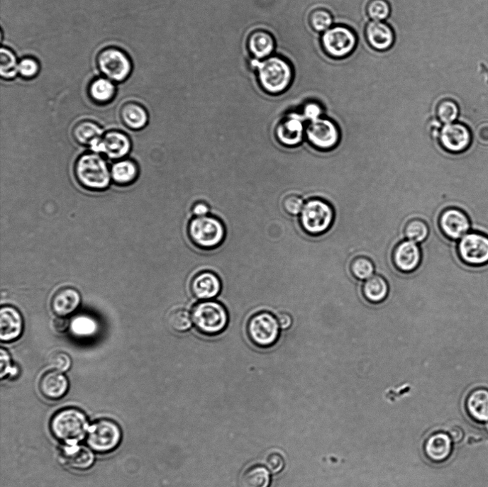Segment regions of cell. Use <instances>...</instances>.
Here are the masks:
<instances>
[{
  "label": "cell",
  "instance_id": "cell-1",
  "mask_svg": "<svg viewBox=\"0 0 488 487\" xmlns=\"http://www.w3.org/2000/svg\"><path fill=\"white\" fill-rule=\"evenodd\" d=\"M259 83L263 90L270 94L285 91L294 80V72L284 58L273 56L262 62L255 61Z\"/></svg>",
  "mask_w": 488,
  "mask_h": 487
},
{
  "label": "cell",
  "instance_id": "cell-2",
  "mask_svg": "<svg viewBox=\"0 0 488 487\" xmlns=\"http://www.w3.org/2000/svg\"><path fill=\"white\" fill-rule=\"evenodd\" d=\"M88 430L85 415L78 409L66 408L57 412L50 422L52 435L66 444H77Z\"/></svg>",
  "mask_w": 488,
  "mask_h": 487
},
{
  "label": "cell",
  "instance_id": "cell-3",
  "mask_svg": "<svg viewBox=\"0 0 488 487\" xmlns=\"http://www.w3.org/2000/svg\"><path fill=\"white\" fill-rule=\"evenodd\" d=\"M192 318L195 328L208 336L222 333L229 321L226 308L220 303L211 301H203L194 306Z\"/></svg>",
  "mask_w": 488,
  "mask_h": 487
},
{
  "label": "cell",
  "instance_id": "cell-4",
  "mask_svg": "<svg viewBox=\"0 0 488 487\" xmlns=\"http://www.w3.org/2000/svg\"><path fill=\"white\" fill-rule=\"evenodd\" d=\"M191 241L203 250H213L219 247L226 237L223 223L217 218L207 215L194 218L188 225Z\"/></svg>",
  "mask_w": 488,
  "mask_h": 487
},
{
  "label": "cell",
  "instance_id": "cell-5",
  "mask_svg": "<svg viewBox=\"0 0 488 487\" xmlns=\"http://www.w3.org/2000/svg\"><path fill=\"white\" fill-rule=\"evenodd\" d=\"M76 176L82 185L93 190L106 189L111 182V173L106 161L99 155L82 156L76 164Z\"/></svg>",
  "mask_w": 488,
  "mask_h": 487
},
{
  "label": "cell",
  "instance_id": "cell-6",
  "mask_svg": "<svg viewBox=\"0 0 488 487\" xmlns=\"http://www.w3.org/2000/svg\"><path fill=\"white\" fill-rule=\"evenodd\" d=\"M87 442L93 451L107 454L120 445L122 432L118 425L111 420H100L89 427Z\"/></svg>",
  "mask_w": 488,
  "mask_h": 487
},
{
  "label": "cell",
  "instance_id": "cell-7",
  "mask_svg": "<svg viewBox=\"0 0 488 487\" xmlns=\"http://www.w3.org/2000/svg\"><path fill=\"white\" fill-rule=\"evenodd\" d=\"M334 212L325 201L313 199L305 203L301 213V223L309 235H319L325 233L332 225Z\"/></svg>",
  "mask_w": 488,
  "mask_h": 487
},
{
  "label": "cell",
  "instance_id": "cell-8",
  "mask_svg": "<svg viewBox=\"0 0 488 487\" xmlns=\"http://www.w3.org/2000/svg\"><path fill=\"white\" fill-rule=\"evenodd\" d=\"M279 330L277 318L265 312L253 316L248 325L249 338L260 348L273 346L279 339Z\"/></svg>",
  "mask_w": 488,
  "mask_h": 487
},
{
  "label": "cell",
  "instance_id": "cell-9",
  "mask_svg": "<svg viewBox=\"0 0 488 487\" xmlns=\"http://www.w3.org/2000/svg\"><path fill=\"white\" fill-rule=\"evenodd\" d=\"M457 253L462 262L470 267L488 264V237L470 233L462 237L458 244Z\"/></svg>",
  "mask_w": 488,
  "mask_h": 487
},
{
  "label": "cell",
  "instance_id": "cell-10",
  "mask_svg": "<svg viewBox=\"0 0 488 487\" xmlns=\"http://www.w3.org/2000/svg\"><path fill=\"white\" fill-rule=\"evenodd\" d=\"M97 65L105 76L115 82L126 80L132 71L129 57L123 50L115 47L102 50L97 57Z\"/></svg>",
  "mask_w": 488,
  "mask_h": 487
},
{
  "label": "cell",
  "instance_id": "cell-11",
  "mask_svg": "<svg viewBox=\"0 0 488 487\" xmlns=\"http://www.w3.org/2000/svg\"><path fill=\"white\" fill-rule=\"evenodd\" d=\"M321 43L323 50L330 57L343 58L350 55L355 50L357 38L348 28L336 26L324 33Z\"/></svg>",
  "mask_w": 488,
  "mask_h": 487
},
{
  "label": "cell",
  "instance_id": "cell-12",
  "mask_svg": "<svg viewBox=\"0 0 488 487\" xmlns=\"http://www.w3.org/2000/svg\"><path fill=\"white\" fill-rule=\"evenodd\" d=\"M306 135L312 145L323 150L334 148L340 140V133L336 124L321 118L310 122L306 129Z\"/></svg>",
  "mask_w": 488,
  "mask_h": 487
},
{
  "label": "cell",
  "instance_id": "cell-13",
  "mask_svg": "<svg viewBox=\"0 0 488 487\" xmlns=\"http://www.w3.org/2000/svg\"><path fill=\"white\" fill-rule=\"evenodd\" d=\"M392 264L396 270L403 274L416 271L422 262V251L417 243L409 240L399 242L392 254Z\"/></svg>",
  "mask_w": 488,
  "mask_h": 487
},
{
  "label": "cell",
  "instance_id": "cell-14",
  "mask_svg": "<svg viewBox=\"0 0 488 487\" xmlns=\"http://www.w3.org/2000/svg\"><path fill=\"white\" fill-rule=\"evenodd\" d=\"M305 120L303 116L296 113L285 116L275 130L277 140L287 147H295L301 144L306 135Z\"/></svg>",
  "mask_w": 488,
  "mask_h": 487
},
{
  "label": "cell",
  "instance_id": "cell-15",
  "mask_svg": "<svg viewBox=\"0 0 488 487\" xmlns=\"http://www.w3.org/2000/svg\"><path fill=\"white\" fill-rule=\"evenodd\" d=\"M439 139L443 148L454 153L465 151L471 142V135L467 128L454 123L445 125L441 128Z\"/></svg>",
  "mask_w": 488,
  "mask_h": 487
},
{
  "label": "cell",
  "instance_id": "cell-16",
  "mask_svg": "<svg viewBox=\"0 0 488 487\" xmlns=\"http://www.w3.org/2000/svg\"><path fill=\"white\" fill-rule=\"evenodd\" d=\"M439 225L442 233L451 240H460L470 228L465 214L457 209H448L442 213Z\"/></svg>",
  "mask_w": 488,
  "mask_h": 487
},
{
  "label": "cell",
  "instance_id": "cell-17",
  "mask_svg": "<svg viewBox=\"0 0 488 487\" xmlns=\"http://www.w3.org/2000/svg\"><path fill=\"white\" fill-rule=\"evenodd\" d=\"M24 323L21 313L11 306L2 307L0 310V340L11 342L23 334Z\"/></svg>",
  "mask_w": 488,
  "mask_h": 487
},
{
  "label": "cell",
  "instance_id": "cell-18",
  "mask_svg": "<svg viewBox=\"0 0 488 487\" xmlns=\"http://www.w3.org/2000/svg\"><path fill=\"white\" fill-rule=\"evenodd\" d=\"M69 382L67 377L57 370L48 371L43 374L39 382L41 395L47 400L56 401L65 396Z\"/></svg>",
  "mask_w": 488,
  "mask_h": 487
},
{
  "label": "cell",
  "instance_id": "cell-19",
  "mask_svg": "<svg viewBox=\"0 0 488 487\" xmlns=\"http://www.w3.org/2000/svg\"><path fill=\"white\" fill-rule=\"evenodd\" d=\"M222 289L220 278L211 272H204L195 276L191 283L193 296L199 300L209 301L219 296Z\"/></svg>",
  "mask_w": 488,
  "mask_h": 487
},
{
  "label": "cell",
  "instance_id": "cell-20",
  "mask_svg": "<svg viewBox=\"0 0 488 487\" xmlns=\"http://www.w3.org/2000/svg\"><path fill=\"white\" fill-rule=\"evenodd\" d=\"M131 143L129 138L120 132L107 133L92 150L96 153H103L111 159H120L130 151Z\"/></svg>",
  "mask_w": 488,
  "mask_h": 487
},
{
  "label": "cell",
  "instance_id": "cell-21",
  "mask_svg": "<svg viewBox=\"0 0 488 487\" xmlns=\"http://www.w3.org/2000/svg\"><path fill=\"white\" fill-rule=\"evenodd\" d=\"M365 33L368 44L374 50L379 52L392 48L395 42L394 30L382 22L369 23L366 26Z\"/></svg>",
  "mask_w": 488,
  "mask_h": 487
},
{
  "label": "cell",
  "instance_id": "cell-22",
  "mask_svg": "<svg viewBox=\"0 0 488 487\" xmlns=\"http://www.w3.org/2000/svg\"><path fill=\"white\" fill-rule=\"evenodd\" d=\"M81 303L80 295L75 289L62 287L58 289L51 300L52 312L58 317H66L74 313Z\"/></svg>",
  "mask_w": 488,
  "mask_h": 487
},
{
  "label": "cell",
  "instance_id": "cell-23",
  "mask_svg": "<svg viewBox=\"0 0 488 487\" xmlns=\"http://www.w3.org/2000/svg\"><path fill=\"white\" fill-rule=\"evenodd\" d=\"M389 286L384 277L374 274L364 281L361 286V293L366 302L379 305L386 301L389 296Z\"/></svg>",
  "mask_w": 488,
  "mask_h": 487
},
{
  "label": "cell",
  "instance_id": "cell-24",
  "mask_svg": "<svg viewBox=\"0 0 488 487\" xmlns=\"http://www.w3.org/2000/svg\"><path fill=\"white\" fill-rule=\"evenodd\" d=\"M62 457L65 464L75 470H87L94 461V456L90 449L77 444H66L62 448Z\"/></svg>",
  "mask_w": 488,
  "mask_h": 487
},
{
  "label": "cell",
  "instance_id": "cell-25",
  "mask_svg": "<svg viewBox=\"0 0 488 487\" xmlns=\"http://www.w3.org/2000/svg\"><path fill=\"white\" fill-rule=\"evenodd\" d=\"M451 449V439L443 433L431 435L424 444L426 456L433 462H441L447 459L450 454Z\"/></svg>",
  "mask_w": 488,
  "mask_h": 487
},
{
  "label": "cell",
  "instance_id": "cell-26",
  "mask_svg": "<svg viewBox=\"0 0 488 487\" xmlns=\"http://www.w3.org/2000/svg\"><path fill=\"white\" fill-rule=\"evenodd\" d=\"M248 47L251 55L257 60L266 59L274 51L275 41L273 36L265 30L253 32L248 40Z\"/></svg>",
  "mask_w": 488,
  "mask_h": 487
},
{
  "label": "cell",
  "instance_id": "cell-27",
  "mask_svg": "<svg viewBox=\"0 0 488 487\" xmlns=\"http://www.w3.org/2000/svg\"><path fill=\"white\" fill-rule=\"evenodd\" d=\"M467 406L474 419L479 422H488V389H475L467 398Z\"/></svg>",
  "mask_w": 488,
  "mask_h": 487
},
{
  "label": "cell",
  "instance_id": "cell-28",
  "mask_svg": "<svg viewBox=\"0 0 488 487\" xmlns=\"http://www.w3.org/2000/svg\"><path fill=\"white\" fill-rule=\"evenodd\" d=\"M104 131L97 125L92 122H82L74 130L76 140L82 145L90 146L92 150L103 138Z\"/></svg>",
  "mask_w": 488,
  "mask_h": 487
},
{
  "label": "cell",
  "instance_id": "cell-29",
  "mask_svg": "<svg viewBox=\"0 0 488 487\" xmlns=\"http://www.w3.org/2000/svg\"><path fill=\"white\" fill-rule=\"evenodd\" d=\"M271 476L261 465H253L246 469L240 478L241 487H270Z\"/></svg>",
  "mask_w": 488,
  "mask_h": 487
},
{
  "label": "cell",
  "instance_id": "cell-30",
  "mask_svg": "<svg viewBox=\"0 0 488 487\" xmlns=\"http://www.w3.org/2000/svg\"><path fill=\"white\" fill-rule=\"evenodd\" d=\"M125 124L133 130H140L146 126L148 115L145 109L135 103L126 104L121 112Z\"/></svg>",
  "mask_w": 488,
  "mask_h": 487
},
{
  "label": "cell",
  "instance_id": "cell-31",
  "mask_svg": "<svg viewBox=\"0 0 488 487\" xmlns=\"http://www.w3.org/2000/svg\"><path fill=\"white\" fill-rule=\"evenodd\" d=\"M92 99L99 103L110 102L116 94V86L109 79H94L89 88Z\"/></svg>",
  "mask_w": 488,
  "mask_h": 487
},
{
  "label": "cell",
  "instance_id": "cell-32",
  "mask_svg": "<svg viewBox=\"0 0 488 487\" xmlns=\"http://www.w3.org/2000/svg\"><path fill=\"white\" fill-rule=\"evenodd\" d=\"M349 271L353 278L364 281L374 275L375 266L370 258L360 255L351 259Z\"/></svg>",
  "mask_w": 488,
  "mask_h": 487
},
{
  "label": "cell",
  "instance_id": "cell-33",
  "mask_svg": "<svg viewBox=\"0 0 488 487\" xmlns=\"http://www.w3.org/2000/svg\"><path fill=\"white\" fill-rule=\"evenodd\" d=\"M404 233L407 240L419 244L428 237L430 229L423 220L412 218L405 225Z\"/></svg>",
  "mask_w": 488,
  "mask_h": 487
},
{
  "label": "cell",
  "instance_id": "cell-34",
  "mask_svg": "<svg viewBox=\"0 0 488 487\" xmlns=\"http://www.w3.org/2000/svg\"><path fill=\"white\" fill-rule=\"evenodd\" d=\"M138 168L131 161H121L112 168L113 179L118 184H126L132 182L138 175Z\"/></svg>",
  "mask_w": 488,
  "mask_h": 487
},
{
  "label": "cell",
  "instance_id": "cell-35",
  "mask_svg": "<svg viewBox=\"0 0 488 487\" xmlns=\"http://www.w3.org/2000/svg\"><path fill=\"white\" fill-rule=\"evenodd\" d=\"M168 326L174 332H185L192 325V315L184 309H177L172 311L167 318Z\"/></svg>",
  "mask_w": 488,
  "mask_h": 487
},
{
  "label": "cell",
  "instance_id": "cell-36",
  "mask_svg": "<svg viewBox=\"0 0 488 487\" xmlns=\"http://www.w3.org/2000/svg\"><path fill=\"white\" fill-rule=\"evenodd\" d=\"M17 58L12 50L3 47L0 51V74L3 78L10 79L18 73Z\"/></svg>",
  "mask_w": 488,
  "mask_h": 487
},
{
  "label": "cell",
  "instance_id": "cell-37",
  "mask_svg": "<svg viewBox=\"0 0 488 487\" xmlns=\"http://www.w3.org/2000/svg\"><path fill=\"white\" fill-rule=\"evenodd\" d=\"M333 19L332 15L326 10L317 9L313 11L309 17L311 28L318 33H325L331 28Z\"/></svg>",
  "mask_w": 488,
  "mask_h": 487
},
{
  "label": "cell",
  "instance_id": "cell-38",
  "mask_svg": "<svg viewBox=\"0 0 488 487\" xmlns=\"http://www.w3.org/2000/svg\"><path fill=\"white\" fill-rule=\"evenodd\" d=\"M366 10L372 21L382 22L390 15V6L386 0H370Z\"/></svg>",
  "mask_w": 488,
  "mask_h": 487
},
{
  "label": "cell",
  "instance_id": "cell-39",
  "mask_svg": "<svg viewBox=\"0 0 488 487\" xmlns=\"http://www.w3.org/2000/svg\"><path fill=\"white\" fill-rule=\"evenodd\" d=\"M459 109L457 104L450 101H441L437 107V116L439 121L445 124L453 123L458 118Z\"/></svg>",
  "mask_w": 488,
  "mask_h": 487
},
{
  "label": "cell",
  "instance_id": "cell-40",
  "mask_svg": "<svg viewBox=\"0 0 488 487\" xmlns=\"http://www.w3.org/2000/svg\"><path fill=\"white\" fill-rule=\"evenodd\" d=\"M305 203L299 194H291L287 196L282 201V207L284 211L290 215L296 216L301 215Z\"/></svg>",
  "mask_w": 488,
  "mask_h": 487
},
{
  "label": "cell",
  "instance_id": "cell-41",
  "mask_svg": "<svg viewBox=\"0 0 488 487\" xmlns=\"http://www.w3.org/2000/svg\"><path fill=\"white\" fill-rule=\"evenodd\" d=\"M49 364L55 370L64 372L70 369L72 360L67 354L62 352H55L50 356Z\"/></svg>",
  "mask_w": 488,
  "mask_h": 487
},
{
  "label": "cell",
  "instance_id": "cell-42",
  "mask_svg": "<svg viewBox=\"0 0 488 487\" xmlns=\"http://www.w3.org/2000/svg\"><path fill=\"white\" fill-rule=\"evenodd\" d=\"M40 66L35 59L26 57L21 61L18 65V73L26 79H32L38 74Z\"/></svg>",
  "mask_w": 488,
  "mask_h": 487
},
{
  "label": "cell",
  "instance_id": "cell-43",
  "mask_svg": "<svg viewBox=\"0 0 488 487\" xmlns=\"http://www.w3.org/2000/svg\"><path fill=\"white\" fill-rule=\"evenodd\" d=\"M0 362H1V364H0V367H1V369H0L1 379H4L7 375H10L11 376L18 375V368L12 365L10 354L3 348L0 350Z\"/></svg>",
  "mask_w": 488,
  "mask_h": 487
},
{
  "label": "cell",
  "instance_id": "cell-44",
  "mask_svg": "<svg viewBox=\"0 0 488 487\" xmlns=\"http://www.w3.org/2000/svg\"><path fill=\"white\" fill-rule=\"evenodd\" d=\"M265 464L269 470L274 474L281 472L284 467L283 457L277 452L269 454L265 459Z\"/></svg>",
  "mask_w": 488,
  "mask_h": 487
},
{
  "label": "cell",
  "instance_id": "cell-45",
  "mask_svg": "<svg viewBox=\"0 0 488 487\" xmlns=\"http://www.w3.org/2000/svg\"><path fill=\"white\" fill-rule=\"evenodd\" d=\"M322 113V108L318 104L311 103L305 106L303 116L306 120L311 122L321 118Z\"/></svg>",
  "mask_w": 488,
  "mask_h": 487
},
{
  "label": "cell",
  "instance_id": "cell-46",
  "mask_svg": "<svg viewBox=\"0 0 488 487\" xmlns=\"http://www.w3.org/2000/svg\"><path fill=\"white\" fill-rule=\"evenodd\" d=\"M210 212L209 206L203 202L194 204L192 208V213L194 218H201L209 215Z\"/></svg>",
  "mask_w": 488,
  "mask_h": 487
},
{
  "label": "cell",
  "instance_id": "cell-47",
  "mask_svg": "<svg viewBox=\"0 0 488 487\" xmlns=\"http://www.w3.org/2000/svg\"><path fill=\"white\" fill-rule=\"evenodd\" d=\"M77 321L75 326L74 325V329L75 328L78 333H89L94 328V325L89 320L82 319Z\"/></svg>",
  "mask_w": 488,
  "mask_h": 487
},
{
  "label": "cell",
  "instance_id": "cell-48",
  "mask_svg": "<svg viewBox=\"0 0 488 487\" xmlns=\"http://www.w3.org/2000/svg\"><path fill=\"white\" fill-rule=\"evenodd\" d=\"M54 330L59 333H62L67 330L69 327V320L65 317L56 318L52 323Z\"/></svg>",
  "mask_w": 488,
  "mask_h": 487
},
{
  "label": "cell",
  "instance_id": "cell-49",
  "mask_svg": "<svg viewBox=\"0 0 488 487\" xmlns=\"http://www.w3.org/2000/svg\"><path fill=\"white\" fill-rule=\"evenodd\" d=\"M279 328L282 330H287L292 325V319L291 316L286 313H281L277 317Z\"/></svg>",
  "mask_w": 488,
  "mask_h": 487
},
{
  "label": "cell",
  "instance_id": "cell-50",
  "mask_svg": "<svg viewBox=\"0 0 488 487\" xmlns=\"http://www.w3.org/2000/svg\"><path fill=\"white\" fill-rule=\"evenodd\" d=\"M487 135L488 136V124H483L477 130L478 140L480 142L487 144Z\"/></svg>",
  "mask_w": 488,
  "mask_h": 487
},
{
  "label": "cell",
  "instance_id": "cell-51",
  "mask_svg": "<svg viewBox=\"0 0 488 487\" xmlns=\"http://www.w3.org/2000/svg\"><path fill=\"white\" fill-rule=\"evenodd\" d=\"M450 435L455 442L460 440L462 437V431L458 427L451 428L450 430Z\"/></svg>",
  "mask_w": 488,
  "mask_h": 487
},
{
  "label": "cell",
  "instance_id": "cell-52",
  "mask_svg": "<svg viewBox=\"0 0 488 487\" xmlns=\"http://www.w3.org/2000/svg\"><path fill=\"white\" fill-rule=\"evenodd\" d=\"M486 427H487V431H488V422H487V425H486Z\"/></svg>",
  "mask_w": 488,
  "mask_h": 487
}]
</instances>
